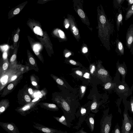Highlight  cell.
Wrapping results in <instances>:
<instances>
[{
  "instance_id": "1",
  "label": "cell",
  "mask_w": 133,
  "mask_h": 133,
  "mask_svg": "<svg viewBox=\"0 0 133 133\" xmlns=\"http://www.w3.org/2000/svg\"><path fill=\"white\" fill-rule=\"evenodd\" d=\"M112 115L104 113L101 119L100 133H110L111 131Z\"/></svg>"
},
{
  "instance_id": "2",
  "label": "cell",
  "mask_w": 133,
  "mask_h": 133,
  "mask_svg": "<svg viewBox=\"0 0 133 133\" xmlns=\"http://www.w3.org/2000/svg\"><path fill=\"white\" fill-rule=\"evenodd\" d=\"M115 90L120 97H127L132 94L131 89L125 82L117 83Z\"/></svg>"
},
{
  "instance_id": "3",
  "label": "cell",
  "mask_w": 133,
  "mask_h": 133,
  "mask_svg": "<svg viewBox=\"0 0 133 133\" xmlns=\"http://www.w3.org/2000/svg\"><path fill=\"white\" fill-rule=\"evenodd\" d=\"M127 110L125 108L123 112L122 133H130L133 126V119L128 114Z\"/></svg>"
},
{
  "instance_id": "4",
  "label": "cell",
  "mask_w": 133,
  "mask_h": 133,
  "mask_svg": "<svg viewBox=\"0 0 133 133\" xmlns=\"http://www.w3.org/2000/svg\"><path fill=\"white\" fill-rule=\"evenodd\" d=\"M33 127L39 131L45 133H67L66 131L49 128L40 124L34 122Z\"/></svg>"
},
{
  "instance_id": "5",
  "label": "cell",
  "mask_w": 133,
  "mask_h": 133,
  "mask_svg": "<svg viewBox=\"0 0 133 133\" xmlns=\"http://www.w3.org/2000/svg\"><path fill=\"white\" fill-rule=\"evenodd\" d=\"M0 125L8 133H20L17 127L13 122H0Z\"/></svg>"
},
{
  "instance_id": "6",
  "label": "cell",
  "mask_w": 133,
  "mask_h": 133,
  "mask_svg": "<svg viewBox=\"0 0 133 133\" xmlns=\"http://www.w3.org/2000/svg\"><path fill=\"white\" fill-rule=\"evenodd\" d=\"M126 44L127 48L130 49L133 44V24L128 28L126 34Z\"/></svg>"
},
{
  "instance_id": "7",
  "label": "cell",
  "mask_w": 133,
  "mask_h": 133,
  "mask_svg": "<svg viewBox=\"0 0 133 133\" xmlns=\"http://www.w3.org/2000/svg\"><path fill=\"white\" fill-rule=\"evenodd\" d=\"M117 71L122 76V82H125V77L127 74V68L125 62H124L123 63L120 64L119 61L116 63Z\"/></svg>"
},
{
  "instance_id": "8",
  "label": "cell",
  "mask_w": 133,
  "mask_h": 133,
  "mask_svg": "<svg viewBox=\"0 0 133 133\" xmlns=\"http://www.w3.org/2000/svg\"><path fill=\"white\" fill-rule=\"evenodd\" d=\"M116 26L117 30L119 31L120 25H123V16L122 11L121 9V8L118 9V12L116 15Z\"/></svg>"
},
{
  "instance_id": "9",
  "label": "cell",
  "mask_w": 133,
  "mask_h": 133,
  "mask_svg": "<svg viewBox=\"0 0 133 133\" xmlns=\"http://www.w3.org/2000/svg\"><path fill=\"white\" fill-rule=\"evenodd\" d=\"M116 48L115 51L119 55H123L124 54V49L122 43L118 39L116 40Z\"/></svg>"
},
{
  "instance_id": "10",
  "label": "cell",
  "mask_w": 133,
  "mask_h": 133,
  "mask_svg": "<svg viewBox=\"0 0 133 133\" xmlns=\"http://www.w3.org/2000/svg\"><path fill=\"white\" fill-rule=\"evenodd\" d=\"M94 116L92 117V115H89L87 119V120H86L87 123L88 124L91 132L93 131L94 127L95 122Z\"/></svg>"
},
{
  "instance_id": "11",
  "label": "cell",
  "mask_w": 133,
  "mask_h": 133,
  "mask_svg": "<svg viewBox=\"0 0 133 133\" xmlns=\"http://www.w3.org/2000/svg\"><path fill=\"white\" fill-rule=\"evenodd\" d=\"M53 117L57 121L67 127H68L66 119L64 115H62L61 117L53 116Z\"/></svg>"
},
{
  "instance_id": "12",
  "label": "cell",
  "mask_w": 133,
  "mask_h": 133,
  "mask_svg": "<svg viewBox=\"0 0 133 133\" xmlns=\"http://www.w3.org/2000/svg\"><path fill=\"white\" fill-rule=\"evenodd\" d=\"M133 15V5L127 11L125 15V20L127 21Z\"/></svg>"
},
{
  "instance_id": "13",
  "label": "cell",
  "mask_w": 133,
  "mask_h": 133,
  "mask_svg": "<svg viewBox=\"0 0 133 133\" xmlns=\"http://www.w3.org/2000/svg\"><path fill=\"white\" fill-rule=\"evenodd\" d=\"M125 0H115L114 3V6L116 9L121 8V5Z\"/></svg>"
},
{
  "instance_id": "14",
  "label": "cell",
  "mask_w": 133,
  "mask_h": 133,
  "mask_svg": "<svg viewBox=\"0 0 133 133\" xmlns=\"http://www.w3.org/2000/svg\"><path fill=\"white\" fill-rule=\"evenodd\" d=\"M34 31L36 34L41 36H42L43 35L42 29L38 26H36L34 28Z\"/></svg>"
},
{
  "instance_id": "15",
  "label": "cell",
  "mask_w": 133,
  "mask_h": 133,
  "mask_svg": "<svg viewBox=\"0 0 133 133\" xmlns=\"http://www.w3.org/2000/svg\"><path fill=\"white\" fill-rule=\"evenodd\" d=\"M116 85V83H112L110 82H108L105 85L104 88L106 89H108L112 88H115Z\"/></svg>"
},
{
  "instance_id": "16",
  "label": "cell",
  "mask_w": 133,
  "mask_h": 133,
  "mask_svg": "<svg viewBox=\"0 0 133 133\" xmlns=\"http://www.w3.org/2000/svg\"><path fill=\"white\" fill-rule=\"evenodd\" d=\"M45 107L49 110H58V109L56 105L53 104H49L46 105Z\"/></svg>"
},
{
  "instance_id": "17",
  "label": "cell",
  "mask_w": 133,
  "mask_h": 133,
  "mask_svg": "<svg viewBox=\"0 0 133 133\" xmlns=\"http://www.w3.org/2000/svg\"><path fill=\"white\" fill-rule=\"evenodd\" d=\"M62 106L64 110L68 112L70 110V107L69 105L65 101H64L62 102Z\"/></svg>"
},
{
  "instance_id": "18",
  "label": "cell",
  "mask_w": 133,
  "mask_h": 133,
  "mask_svg": "<svg viewBox=\"0 0 133 133\" xmlns=\"http://www.w3.org/2000/svg\"><path fill=\"white\" fill-rule=\"evenodd\" d=\"M40 48V46L37 44L35 45L33 48V50L35 54L37 55L39 54V49Z\"/></svg>"
},
{
  "instance_id": "19",
  "label": "cell",
  "mask_w": 133,
  "mask_h": 133,
  "mask_svg": "<svg viewBox=\"0 0 133 133\" xmlns=\"http://www.w3.org/2000/svg\"><path fill=\"white\" fill-rule=\"evenodd\" d=\"M98 74L104 75L105 76H107L108 74V72L106 70L103 69H101L98 71Z\"/></svg>"
},
{
  "instance_id": "20",
  "label": "cell",
  "mask_w": 133,
  "mask_h": 133,
  "mask_svg": "<svg viewBox=\"0 0 133 133\" xmlns=\"http://www.w3.org/2000/svg\"><path fill=\"white\" fill-rule=\"evenodd\" d=\"M78 13L79 16L82 18H84L85 16V14L83 11L81 9H79L77 11Z\"/></svg>"
},
{
  "instance_id": "21",
  "label": "cell",
  "mask_w": 133,
  "mask_h": 133,
  "mask_svg": "<svg viewBox=\"0 0 133 133\" xmlns=\"http://www.w3.org/2000/svg\"><path fill=\"white\" fill-rule=\"evenodd\" d=\"M8 78V76L7 75H6L3 77L1 79V82L2 84L3 85L5 84L7 82Z\"/></svg>"
},
{
  "instance_id": "22",
  "label": "cell",
  "mask_w": 133,
  "mask_h": 133,
  "mask_svg": "<svg viewBox=\"0 0 133 133\" xmlns=\"http://www.w3.org/2000/svg\"><path fill=\"white\" fill-rule=\"evenodd\" d=\"M99 20L103 24H105L107 21L104 15H102L100 16Z\"/></svg>"
},
{
  "instance_id": "23",
  "label": "cell",
  "mask_w": 133,
  "mask_h": 133,
  "mask_svg": "<svg viewBox=\"0 0 133 133\" xmlns=\"http://www.w3.org/2000/svg\"><path fill=\"white\" fill-rule=\"evenodd\" d=\"M128 2V7L126 9V10L127 11L130 7L133 5V0H127Z\"/></svg>"
},
{
  "instance_id": "24",
  "label": "cell",
  "mask_w": 133,
  "mask_h": 133,
  "mask_svg": "<svg viewBox=\"0 0 133 133\" xmlns=\"http://www.w3.org/2000/svg\"><path fill=\"white\" fill-rule=\"evenodd\" d=\"M130 111L133 114V97L132 96H131L130 100Z\"/></svg>"
},
{
  "instance_id": "25",
  "label": "cell",
  "mask_w": 133,
  "mask_h": 133,
  "mask_svg": "<svg viewBox=\"0 0 133 133\" xmlns=\"http://www.w3.org/2000/svg\"><path fill=\"white\" fill-rule=\"evenodd\" d=\"M58 32L60 37L62 38H65V35L64 32L61 30L59 29L58 30Z\"/></svg>"
},
{
  "instance_id": "26",
  "label": "cell",
  "mask_w": 133,
  "mask_h": 133,
  "mask_svg": "<svg viewBox=\"0 0 133 133\" xmlns=\"http://www.w3.org/2000/svg\"><path fill=\"white\" fill-rule=\"evenodd\" d=\"M114 133H121L120 129L118 125H116L114 131Z\"/></svg>"
},
{
  "instance_id": "27",
  "label": "cell",
  "mask_w": 133,
  "mask_h": 133,
  "mask_svg": "<svg viewBox=\"0 0 133 133\" xmlns=\"http://www.w3.org/2000/svg\"><path fill=\"white\" fill-rule=\"evenodd\" d=\"M72 29L73 30V33L75 35H77L79 34V31L77 28L75 26L72 28Z\"/></svg>"
},
{
  "instance_id": "28",
  "label": "cell",
  "mask_w": 133,
  "mask_h": 133,
  "mask_svg": "<svg viewBox=\"0 0 133 133\" xmlns=\"http://www.w3.org/2000/svg\"><path fill=\"white\" fill-rule=\"evenodd\" d=\"M97 105L96 102H94L93 103L91 107V110H95L97 108Z\"/></svg>"
},
{
  "instance_id": "29",
  "label": "cell",
  "mask_w": 133,
  "mask_h": 133,
  "mask_svg": "<svg viewBox=\"0 0 133 133\" xmlns=\"http://www.w3.org/2000/svg\"><path fill=\"white\" fill-rule=\"evenodd\" d=\"M57 83L59 85H62L64 84L63 81L59 78H58L56 80Z\"/></svg>"
},
{
  "instance_id": "30",
  "label": "cell",
  "mask_w": 133,
  "mask_h": 133,
  "mask_svg": "<svg viewBox=\"0 0 133 133\" xmlns=\"http://www.w3.org/2000/svg\"><path fill=\"white\" fill-rule=\"evenodd\" d=\"M24 99L27 102H29L30 101L31 99L29 96L27 95H26L24 96Z\"/></svg>"
},
{
  "instance_id": "31",
  "label": "cell",
  "mask_w": 133,
  "mask_h": 133,
  "mask_svg": "<svg viewBox=\"0 0 133 133\" xmlns=\"http://www.w3.org/2000/svg\"><path fill=\"white\" fill-rule=\"evenodd\" d=\"M19 36L17 34H15L14 37V42H17L18 40Z\"/></svg>"
},
{
  "instance_id": "32",
  "label": "cell",
  "mask_w": 133,
  "mask_h": 133,
  "mask_svg": "<svg viewBox=\"0 0 133 133\" xmlns=\"http://www.w3.org/2000/svg\"><path fill=\"white\" fill-rule=\"evenodd\" d=\"M29 61L30 63L32 65H34L35 63V61L32 57H30L29 59Z\"/></svg>"
},
{
  "instance_id": "33",
  "label": "cell",
  "mask_w": 133,
  "mask_h": 133,
  "mask_svg": "<svg viewBox=\"0 0 133 133\" xmlns=\"http://www.w3.org/2000/svg\"><path fill=\"white\" fill-rule=\"evenodd\" d=\"M20 11V9L19 8L16 9L14 11L13 13L14 15H16L18 14Z\"/></svg>"
},
{
  "instance_id": "34",
  "label": "cell",
  "mask_w": 133,
  "mask_h": 133,
  "mask_svg": "<svg viewBox=\"0 0 133 133\" xmlns=\"http://www.w3.org/2000/svg\"><path fill=\"white\" fill-rule=\"evenodd\" d=\"M35 96L38 97L40 98H41L43 96L42 94L40 92H38L37 93H35Z\"/></svg>"
},
{
  "instance_id": "35",
  "label": "cell",
  "mask_w": 133,
  "mask_h": 133,
  "mask_svg": "<svg viewBox=\"0 0 133 133\" xmlns=\"http://www.w3.org/2000/svg\"><path fill=\"white\" fill-rule=\"evenodd\" d=\"M1 48L2 50L6 51L8 49L9 47L7 45H6L3 46H1Z\"/></svg>"
},
{
  "instance_id": "36",
  "label": "cell",
  "mask_w": 133,
  "mask_h": 133,
  "mask_svg": "<svg viewBox=\"0 0 133 133\" xmlns=\"http://www.w3.org/2000/svg\"><path fill=\"white\" fill-rule=\"evenodd\" d=\"M16 57V56L15 54L13 55L11 57L10 59V61L12 62L14 61Z\"/></svg>"
},
{
  "instance_id": "37",
  "label": "cell",
  "mask_w": 133,
  "mask_h": 133,
  "mask_svg": "<svg viewBox=\"0 0 133 133\" xmlns=\"http://www.w3.org/2000/svg\"><path fill=\"white\" fill-rule=\"evenodd\" d=\"M8 67V64L6 63H4L3 65V68L4 70H6Z\"/></svg>"
},
{
  "instance_id": "38",
  "label": "cell",
  "mask_w": 133,
  "mask_h": 133,
  "mask_svg": "<svg viewBox=\"0 0 133 133\" xmlns=\"http://www.w3.org/2000/svg\"><path fill=\"white\" fill-rule=\"evenodd\" d=\"M90 76V74L88 72L85 73L83 75V77L86 78H89Z\"/></svg>"
},
{
  "instance_id": "39",
  "label": "cell",
  "mask_w": 133,
  "mask_h": 133,
  "mask_svg": "<svg viewBox=\"0 0 133 133\" xmlns=\"http://www.w3.org/2000/svg\"><path fill=\"white\" fill-rule=\"evenodd\" d=\"M81 112L82 114H83L84 115L86 112V110L85 108H82L81 110Z\"/></svg>"
},
{
  "instance_id": "40",
  "label": "cell",
  "mask_w": 133,
  "mask_h": 133,
  "mask_svg": "<svg viewBox=\"0 0 133 133\" xmlns=\"http://www.w3.org/2000/svg\"><path fill=\"white\" fill-rule=\"evenodd\" d=\"M14 87V85L12 84H9L8 87V89L10 90L12 89Z\"/></svg>"
},
{
  "instance_id": "41",
  "label": "cell",
  "mask_w": 133,
  "mask_h": 133,
  "mask_svg": "<svg viewBox=\"0 0 133 133\" xmlns=\"http://www.w3.org/2000/svg\"><path fill=\"white\" fill-rule=\"evenodd\" d=\"M76 72L77 74L79 76H82V72L80 71L77 70L76 71Z\"/></svg>"
},
{
  "instance_id": "42",
  "label": "cell",
  "mask_w": 133,
  "mask_h": 133,
  "mask_svg": "<svg viewBox=\"0 0 133 133\" xmlns=\"http://www.w3.org/2000/svg\"><path fill=\"white\" fill-rule=\"evenodd\" d=\"M95 66L94 65L93 66L90 70V71L91 74H92L94 72L95 70Z\"/></svg>"
},
{
  "instance_id": "43",
  "label": "cell",
  "mask_w": 133,
  "mask_h": 133,
  "mask_svg": "<svg viewBox=\"0 0 133 133\" xmlns=\"http://www.w3.org/2000/svg\"><path fill=\"white\" fill-rule=\"evenodd\" d=\"M81 91L82 93H84L85 90V87L84 86H82L81 87Z\"/></svg>"
},
{
  "instance_id": "44",
  "label": "cell",
  "mask_w": 133,
  "mask_h": 133,
  "mask_svg": "<svg viewBox=\"0 0 133 133\" xmlns=\"http://www.w3.org/2000/svg\"><path fill=\"white\" fill-rule=\"evenodd\" d=\"M69 62L70 63L74 65H75L76 64V62L72 60H70L69 61Z\"/></svg>"
},
{
  "instance_id": "45",
  "label": "cell",
  "mask_w": 133,
  "mask_h": 133,
  "mask_svg": "<svg viewBox=\"0 0 133 133\" xmlns=\"http://www.w3.org/2000/svg\"><path fill=\"white\" fill-rule=\"evenodd\" d=\"M7 56V54L6 52H4L3 54V58L5 59L6 58Z\"/></svg>"
},
{
  "instance_id": "46",
  "label": "cell",
  "mask_w": 133,
  "mask_h": 133,
  "mask_svg": "<svg viewBox=\"0 0 133 133\" xmlns=\"http://www.w3.org/2000/svg\"><path fill=\"white\" fill-rule=\"evenodd\" d=\"M29 93L31 95L33 94V91L32 89L31 88H29L28 90Z\"/></svg>"
},
{
  "instance_id": "47",
  "label": "cell",
  "mask_w": 133,
  "mask_h": 133,
  "mask_svg": "<svg viewBox=\"0 0 133 133\" xmlns=\"http://www.w3.org/2000/svg\"><path fill=\"white\" fill-rule=\"evenodd\" d=\"M71 54L70 52H69L66 53L65 55V57L67 58L69 57L70 56Z\"/></svg>"
},
{
  "instance_id": "48",
  "label": "cell",
  "mask_w": 133,
  "mask_h": 133,
  "mask_svg": "<svg viewBox=\"0 0 133 133\" xmlns=\"http://www.w3.org/2000/svg\"><path fill=\"white\" fill-rule=\"evenodd\" d=\"M87 49L85 47L83 49V53H85L87 52Z\"/></svg>"
},
{
  "instance_id": "49",
  "label": "cell",
  "mask_w": 133,
  "mask_h": 133,
  "mask_svg": "<svg viewBox=\"0 0 133 133\" xmlns=\"http://www.w3.org/2000/svg\"><path fill=\"white\" fill-rule=\"evenodd\" d=\"M79 133H87L85 131H84L82 128L81 130H79Z\"/></svg>"
},
{
  "instance_id": "50",
  "label": "cell",
  "mask_w": 133,
  "mask_h": 133,
  "mask_svg": "<svg viewBox=\"0 0 133 133\" xmlns=\"http://www.w3.org/2000/svg\"><path fill=\"white\" fill-rule=\"evenodd\" d=\"M130 52L131 54L133 55V44L130 49Z\"/></svg>"
},
{
  "instance_id": "51",
  "label": "cell",
  "mask_w": 133,
  "mask_h": 133,
  "mask_svg": "<svg viewBox=\"0 0 133 133\" xmlns=\"http://www.w3.org/2000/svg\"><path fill=\"white\" fill-rule=\"evenodd\" d=\"M39 99V97H37L35 98L34 100H33L32 101V102H35L38 101Z\"/></svg>"
},
{
  "instance_id": "52",
  "label": "cell",
  "mask_w": 133,
  "mask_h": 133,
  "mask_svg": "<svg viewBox=\"0 0 133 133\" xmlns=\"http://www.w3.org/2000/svg\"><path fill=\"white\" fill-rule=\"evenodd\" d=\"M32 85L34 86H36L37 85V83L34 81H33L32 82Z\"/></svg>"
},
{
  "instance_id": "53",
  "label": "cell",
  "mask_w": 133,
  "mask_h": 133,
  "mask_svg": "<svg viewBox=\"0 0 133 133\" xmlns=\"http://www.w3.org/2000/svg\"><path fill=\"white\" fill-rule=\"evenodd\" d=\"M17 77L16 76H14L12 77L11 79L12 80H14Z\"/></svg>"
},
{
  "instance_id": "54",
  "label": "cell",
  "mask_w": 133,
  "mask_h": 133,
  "mask_svg": "<svg viewBox=\"0 0 133 133\" xmlns=\"http://www.w3.org/2000/svg\"><path fill=\"white\" fill-rule=\"evenodd\" d=\"M69 24L67 23L65 25V27L66 28H67L69 27Z\"/></svg>"
},
{
  "instance_id": "55",
  "label": "cell",
  "mask_w": 133,
  "mask_h": 133,
  "mask_svg": "<svg viewBox=\"0 0 133 133\" xmlns=\"http://www.w3.org/2000/svg\"><path fill=\"white\" fill-rule=\"evenodd\" d=\"M30 133H34V132H32V131H30Z\"/></svg>"
},
{
  "instance_id": "56",
  "label": "cell",
  "mask_w": 133,
  "mask_h": 133,
  "mask_svg": "<svg viewBox=\"0 0 133 133\" xmlns=\"http://www.w3.org/2000/svg\"><path fill=\"white\" fill-rule=\"evenodd\" d=\"M130 133H133V131H131V132H130Z\"/></svg>"
}]
</instances>
